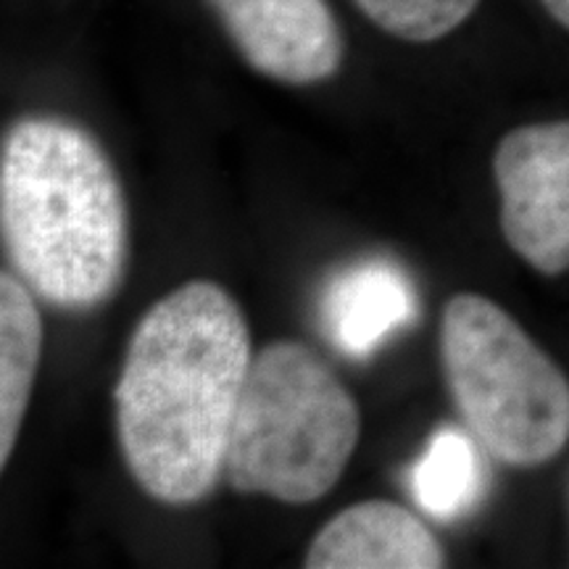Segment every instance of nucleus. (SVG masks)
I'll use <instances>...</instances> for the list:
<instances>
[{
    "instance_id": "11",
    "label": "nucleus",
    "mask_w": 569,
    "mask_h": 569,
    "mask_svg": "<svg viewBox=\"0 0 569 569\" xmlns=\"http://www.w3.org/2000/svg\"><path fill=\"white\" fill-rule=\"evenodd\" d=\"M353 3L393 38L432 42L465 24L480 0H353Z\"/></svg>"
},
{
    "instance_id": "4",
    "label": "nucleus",
    "mask_w": 569,
    "mask_h": 569,
    "mask_svg": "<svg viewBox=\"0 0 569 569\" xmlns=\"http://www.w3.org/2000/svg\"><path fill=\"white\" fill-rule=\"evenodd\" d=\"M440 361L453 407L486 453L532 469L565 451L569 380L496 301L459 293L440 322Z\"/></svg>"
},
{
    "instance_id": "7",
    "label": "nucleus",
    "mask_w": 569,
    "mask_h": 569,
    "mask_svg": "<svg viewBox=\"0 0 569 569\" xmlns=\"http://www.w3.org/2000/svg\"><path fill=\"white\" fill-rule=\"evenodd\" d=\"M309 569H438L446 551L430 528L393 501H361L338 511L311 540Z\"/></svg>"
},
{
    "instance_id": "8",
    "label": "nucleus",
    "mask_w": 569,
    "mask_h": 569,
    "mask_svg": "<svg viewBox=\"0 0 569 569\" xmlns=\"http://www.w3.org/2000/svg\"><path fill=\"white\" fill-rule=\"evenodd\" d=\"M325 338L348 359L365 361L419 315L415 280L390 259L340 269L322 293Z\"/></svg>"
},
{
    "instance_id": "9",
    "label": "nucleus",
    "mask_w": 569,
    "mask_h": 569,
    "mask_svg": "<svg viewBox=\"0 0 569 569\" xmlns=\"http://www.w3.org/2000/svg\"><path fill=\"white\" fill-rule=\"evenodd\" d=\"M42 317L30 284L0 272V467L9 465L38 375Z\"/></svg>"
},
{
    "instance_id": "3",
    "label": "nucleus",
    "mask_w": 569,
    "mask_h": 569,
    "mask_svg": "<svg viewBox=\"0 0 569 569\" xmlns=\"http://www.w3.org/2000/svg\"><path fill=\"white\" fill-rule=\"evenodd\" d=\"M359 436V403L325 356L298 340H274L253 353L224 480L238 493L311 503L336 488Z\"/></svg>"
},
{
    "instance_id": "2",
    "label": "nucleus",
    "mask_w": 569,
    "mask_h": 569,
    "mask_svg": "<svg viewBox=\"0 0 569 569\" xmlns=\"http://www.w3.org/2000/svg\"><path fill=\"white\" fill-rule=\"evenodd\" d=\"M0 232L11 269L46 303L88 311L111 301L130 217L101 142L59 117L13 122L0 151Z\"/></svg>"
},
{
    "instance_id": "1",
    "label": "nucleus",
    "mask_w": 569,
    "mask_h": 569,
    "mask_svg": "<svg viewBox=\"0 0 569 569\" xmlns=\"http://www.w3.org/2000/svg\"><path fill=\"white\" fill-rule=\"evenodd\" d=\"M251 361L243 311L219 282H184L140 317L113 407L124 465L148 496L190 507L213 493Z\"/></svg>"
},
{
    "instance_id": "12",
    "label": "nucleus",
    "mask_w": 569,
    "mask_h": 569,
    "mask_svg": "<svg viewBox=\"0 0 569 569\" xmlns=\"http://www.w3.org/2000/svg\"><path fill=\"white\" fill-rule=\"evenodd\" d=\"M540 3L546 6V11H549L561 27L569 30V0H540Z\"/></svg>"
},
{
    "instance_id": "6",
    "label": "nucleus",
    "mask_w": 569,
    "mask_h": 569,
    "mask_svg": "<svg viewBox=\"0 0 569 569\" xmlns=\"http://www.w3.org/2000/svg\"><path fill=\"white\" fill-rule=\"evenodd\" d=\"M248 67L284 84L338 74L343 34L327 0H209Z\"/></svg>"
},
{
    "instance_id": "10",
    "label": "nucleus",
    "mask_w": 569,
    "mask_h": 569,
    "mask_svg": "<svg viewBox=\"0 0 569 569\" xmlns=\"http://www.w3.org/2000/svg\"><path fill=\"white\" fill-rule=\"evenodd\" d=\"M480 440L467 427L443 425L409 469V490L425 515L451 522L478 503L486 486Z\"/></svg>"
},
{
    "instance_id": "5",
    "label": "nucleus",
    "mask_w": 569,
    "mask_h": 569,
    "mask_svg": "<svg viewBox=\"0 0 569 569\" xmlns=\"http://www.w3.org/2000/svg\"><path fill=\"white\" fill-rule=\"evenodd\" d=\"M501 232L540 274L569 269V122L507 132L493 156Z\"/></svg>"
}]
</instances>
